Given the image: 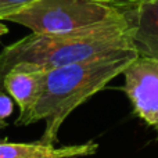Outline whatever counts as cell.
Wrapping results in <instances>:
<instances>
[{
  "label": "cell",
  "mask_w": 158,
  "mask_h": 158,
  "mask_svg": "<svg viewBox=\"0 0 158 158\" xmlns=\"http://www.w3.org/2000/svg\"><path fill=\"white\" fill-rule=\"evenodd\" d=\"M132 49L133 44L122 13L115 14L93 28L74 33H32L4 47L0 53V92H4L3 81L7 72L17 65L49 71L98 56Z\"/></svg>",
  "instance_id": "cell-1"
},
{
  "label": "cell",
  "mask_w": 158,
  "mask_h": 158,
  "mask_svg": "<svg viewBox=\"0 0 158 158\" xmlns=\"http://www.w3.org/2000/svg\"><path fill=\"white\" fill-rule=\"evenodd\" d=\"M136 57V50H122L46 71L42 94L22 125L44 119L46 128L40 142L54 144L68 115L122 74Z\"/></svg>",
  "instance_id": "cell-2"
},
{
  "label": "cell",
  "mask_w": 158,
  "mask_h": 158,
  "mask_svg": "<svg viewBox=\"0 0 158 158\" xmlns=\"http://www.w3.org/2000/svg\"><path fill=\"white\" fill-rule=\"evenodd\" d=\"M121 13L92 0H36L6 21L38 35H65L93 28Z\"/></svg>",
  "instance_id": "cell-3"
},
{
  "label": "cell",
  "mask_w": 158,
  "mask_h": 158,
  "mask_svg": "<svg viewBox=\"0 0 158 158\" xmlns=\"http://www.w3.org/2000/svg\"><path fill=\"white\" fill-rule=\"evenodd\" d=\"M122 74L123 92L133 112L157 132L158 137V60L137 56Z\"/></svg>",
  "instance_id": "cell-4"
},
{
  "label": "cell",
  "mask_w": 158,
  "mask_h": 158,
  "mask_svg": "<svg viewBox=\"0 0 158 158\" xmlns=\"http://www.w3.org/2000/svg\"><path fill=\"white\" fill-rule=\"evenodd\" d=\"M122 14L137 56L158 60V0H147Z\"/></svg>",
  "instance_id": "cell-5"
},
{
  "label": "cell",
  "mask_w": 158,
  "mask_h": 158,
  "mask_svg": "<svg viewBox=\"0 0 158 158\" xmlns=\"http://www.w3.org/2000/svg\"><path fill=\"white\" fill-rule=\"evenodd\" d=\"M46 71L17 65L7 72L3 81V90L18 104L19 115L15 125L22 126L35 104L38 103L43 89V79Z\"/></svg>",
  "instance_id": "cell-6"
},
{
  "label": "cell",
  "mask_w": 158,
  "mask_h": 158,
  "mask_svg": "<svg viewBox=\"0 0 158 158\" xmlns=\"http://www.w3.org/2000/svg\"><path fill=\"white\" fill-rule=\"evenodd\" d=\"M97 148L98 144L94 142L64 147H56L40 140L36 143L0 142V158H78L93 156Z\"/></svg>",
  "instance_id": "cell-7"
},
{
  "label": "cell",
  "mask_w": 158,
  "mask_h": 158,
  "mask_svg": "<svg viewBox=\"0 0 158 158\" xmlns=\"http://www.w3.org/2000/svg\"><path fill=\"white\" fill-rule=\"evenodd\" d=\"M36 0H0V21L24 10Z\"/></svg>",
  "instance_id": "cell-8"
},
{
  "label": "cell",
  "mask_w": 158,
  "mask_h": 158,
  "mask_svg": "<svg viewBox=\"0 0 158 158\" xmlns=\"http://www.w3.org/2000/svg\"><path fill=\"white\" fill-rule=\"evenodd\" d=\"M14 101L6 92H0V131L7 126V119L13 115Z\"/></svg>",
  "instance_id": "cell-9"
},
{
  "label": "cell",
  "mask_w": 158,
  "mask_h": 158,
  "mask_svg": "<svg viewBox=\"0 0 158 158\" xmlns=\"http://www.w3.org/2000/svg\"><path fill=\"white\" fill-rule=\"evenodd\" d=\"M92 2H96L98 4H104L110 8H114L117 11H126L131 10V8L136 7V6L142 4V3L147 2V0H92Z\"/></svg>",
  "instance_id": "cell-10"
},
{
  "label": "cell",
  "mask_w": 158,
  "mask_h": 158,
  "mask_svg": "<svg viewBox=\"0 0 158 158\" xmlns=\"http://www.w3.org/2000/svg\"><path fill=\"white\" fill-rule=\"evenodd\" d=\"M8 32V28L6 27L4 24H2V21H0V36H3V35H6V33Z\"/></svg>",
  "instance_id": "cell-11"
}]
</instances>
